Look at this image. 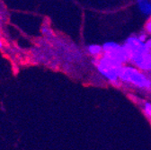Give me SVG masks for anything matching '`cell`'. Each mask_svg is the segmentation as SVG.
Returning a JSON list of instances; mask_svg holds the SVG:
<instances>
[{
  "mask_svg": "<svg viewBox=\"0 0 151 150\" xmlns=\"http://www.w3.org/2000/svg\"><path fill=\"white\" fill-rule=\"evenodd\" d=\"M145 44H146L147 48L151 51V38H147V40L146 41Z\"/></svg>",
  "mask_w": 151,
  "mask_h": 150,
  "instance_id": "10",
  "label": "cell"
},
{
  "mask_svg": "<svg viewBox=\"0 0 151 150\" xmlns=\"http://www.w3.org/2000/svg\"><path fill=\"white\" fill-rule=\"evenodd\" d=\"M119 81L139 89H150L151 79L147 75L132 65H124L120 70Z\"/></svg>",
  "mask_w": 151,
  "mask_h": 150,
  "instance_id": "1",
  "label": "cell"
},
{
  "mask_svg": "<svg viewBox=\"0 0 151 150\" xmlns=\"http://www.w3.org/2000/svg\"><path fill=\"white\" fill-rule=\"evenodd\" d=\"M87 51L91 56H93L94 58H100L103 55V48L101 45L98 44H91L87 47Z\"/></svg>",
  "mask_w": 151,
  "mask_h": 150,
  "instance_id": "7",
  "label": "cell"
},
{
  "mask_svg": "<svg viewBox=\"0 0 151 150\" xmlns=\"http://www.w3.org/2000/svg\"><path fill=\"white\" fill-rule=\"evenodd\" d=\"M2 47H3V44H2V42L0 41V49H1Z\"/></svg>",
  "mask_w": 151,
  "mask_h": 150,
  "instance_id": "11",
  "label": "cell"
},
{
  "mask_svg": "<svg viewBox=\"0 0 151 150\" xmlns=\"http://www.w3.org/2000/svg\"><path fill=\"white\" fill-rule=\"evenodd\" d=\"M129 62L132 64V66H134L144 73L149 72L151 71V52L131 60Z\"/></svg>",
  "mask_w": 151,
  "mask_h": 150,
  "instance_id": "5",
  "label": "cell"
},
{
  "mask_svg": "<svg viewBox=\"0 0 151 150\" xmlns=\"http://www.w3.org/2000/svg\"><path fill=\"white\" fill-rule=\"evenodd\" d=\"M102 48L104 56H106L123 66L129 62V54L123 45L114 42H107L102 45Z\"/></svg>",
  "mask_w": 151,
  "mask_h": 150,
  "instance_id": "3",
  "label": "cell"
},
{
  "mask_svg": "<svg viewBox=\"0 0 151 150\" xmlns=\"http://www.w3.org/2000/svg\"><path fill=\"white\" fill-rule=\"evenodd\" d=\"M137 4H138V8L139 12L142 14L150 17V19H151V1H147V0H139Z\"/></svg>",
  "mask_w": 151,
  "mask_h": 150,
  "instance_id": "6",
  "label": "cell"
},
{
  "mask_svg": "<svg viewBox=\"0 0 151 150\" xmlns=\"http://www.w3.org/2000/svg\"><path fill=\"white\" fill-rule=\"evenodd\" d=\"M124 48L126 49L129 61L135 58L140 57V56L147 54L148 52H151L146 46L145 42H141L138 36H129V38L125 41L123 44Z\"/></svg>",
  "mask_w": 151,
  "mask_h": 150,
  "instance_id": "4",
  "label": "cell"
},
{
  "mask_svg": "<svg viewBox=\"0 0 151 150\" xmlns=\"http://www.w3.org/2000/svg\"><path fill=\"white\" fill-rule=\"evenodd\" d=\"M145 32L148 34H151V19H149L145 24Z\"/></svg>",
  "mask_w": 151,
  "mask_h": 150,
  "instance_id": "9",
  "label": "cell"
},
{
  "mask_svg": "<svg viewBox=\"0 0 151 150\" xmlns=\"http://www.w3.org/2000/svg\"><path fill=\"white\" fill-rule=\"evenodd\" d=\"M122 66L123 65L104 55L96 60V67L98 72L108 81L113 84H118L120 82L119 74Z\"/></svg>",
  "mask_w": 151,
  "mask_h": 150,
  "instance_id": "2",
  "label": "cell"
},
{
  "mask_svg": "<svg viewBox=\"0 0 151 150\" xmlns=\"http://www.w3.org/2000/svg\"><path fill=\"white\" fill-rule=\"evenodd\" d=\"M142 109H143V112L144 114L151 119V103H148V102H145L142 105Z\"/></svg>",
  "mask_w": 151,
  "mask_h": 150,
  "instance_id": "8",
  "label": "cell"
}]
</instances>
